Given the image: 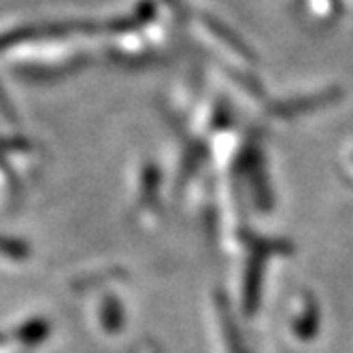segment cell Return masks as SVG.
<instances>
[{
    "label": "cell",
    "instance_id": "cell-2",
    "mask_svg": "<svg viewBox=\"0 0 353 353\" xmlns=\"http://www.w3.org/2000/svg\"><path fill=\"white\" fill-rule=\"evenodd\" d=\"M26 245L15 241V239H7L0 234V256H5V258H13V260H21V258H26Z\"/></svg>",
    "mask_w": 353,
    "mask_h": 353
},
{
    "label": "cell",
    "instance_id": "cell-1",
    "mask_svg": "<svg viewBox=\"0 0 353 353\" xmlns=\"http://www.w3.org/2000/svg\"><path fill=\"white\" fill-rule=\"evenodd\" d=\"M45 334H47V325L43 321H30V323H23L17 330V341L26 343V345H34V343L43 341Z\"/></svg>",
    "mask_w": 353,
    "mask_h": 353
},
{
    "label": "cell",
    "instance_id": "cell-3",
    "mask_svg": "<svg viewBox=\"0 0 353 353\" xmlns=\"http://www.w3.org/2000/svg\"><path fill=\"white\" fill-rule=\"evenodd\" d=\"M0 111H3L5 115H9V105H7V100H5L3 90H0Z\"/></svg>",
    "mask_w": 353,
    "mask_h": 353
}]
</instances>
